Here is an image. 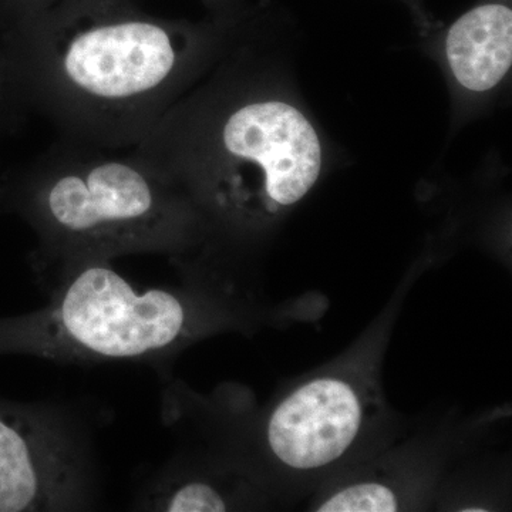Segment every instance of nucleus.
I'll return each mask as SVG.
<instances>
[{"mask_svg": "<svg viewBox=\"0 0 512 512\" xmlns=\"http://www.w3.org/2000/svg\"><path fill=\"white\" fill-rule=\"evenodd\" d=\"M26 109L13 76L5 43L0 36V140L15 128L18 117Z\"/></svg>", "mask_w": 512, "mask_h": 512, "instance_id": "nucleus-9", "label": "nucleus"}, {"mask_svg": "<svg viewBox=\"0 0 512 512\" xmlns=\"http://www.w3.org/2000/svg\"><path fill=\"white\" fill-rule=\"evenodd\" d=\"M444 56L454 82L467 93L493 92L512 64L510 0H483L458 16L444 37Z\"/></svg>", "mask_w": 512, "mask_h": 512, "instance_id": "nucleus-6", "label": "nucleus"}, {"mask_svg": "<svg viewBox=\"0 0 512 512\" xmlns=\"http://www.w3.org/2000/svg\"><path fill=\"white\" fill-rule=\"evenodd\" d=\"M140 505L153 511L218 512L232 510L235 500L215 478L171 471L148 485Z\"/></svg>", "mask_w": 512, "mask_h": 512, "instance_id": "nucleus-7", "label": "nucleus"}, {"mask_svg": "<svg viewBox=\"0 0 512 512\" xmlns=\"http://www.w3.org/2000/svg\"><path fill=\"white\" fill-rule=\"evenodd\" d=\"M239 23L160 18L140 0H82L0 36L26 107L63 138L120 150L147 137Z\"/></svg>", "mask_w": 512, "mask_h": 512, "instance_id": "nucleus-1", "label": "nucleus"}, {"mask_svg": "<svg viewBox=\"0 0 512 512\" xmlns=\"http://www.w3.org/2000/svg\"><path fill=\"white\" fill-rule=\"evenodd\" d=\"M375 414L376 399L365 380L326 373L299 384L271 410L265 447L286 471L319 473L348 457Z\"/></svg>", "mask_w": 512, "mask_h": 512, "instance_id": "nucleus-5", "label": "nucleus"}, {"mask_svg": "<svg viewBox=\"0 0 512 512\" xmlns=\"http://www.w3.org/2000/svg\"><path fill=\"white\" fill-rule=\"evenodd\" d=\"M131 153L183 190L207 228L234 235L281 218L323 170L312 121L265 89L241 57L191 87Z\"/></svg>", "mask_w": 512, "mask_h": 512, "instance_id": "nucleus-2", "label": "nucleus"}, {"mask_svg": "<svg viewBox=\"0 0 512 512\" xmlns=\"http://www.w3.org/2000/svg\"><path fill=\"white\" fill-rule=\"evenodd\" d=\"M0 212L35 232V266L119 256H180L207 225L183 190L133 153L116 156L60 138L33 163L0 177Z\"/></svg>", "mask_w": 512, "mask_h": 512, "instance_id": "nucleus-3", "label": "nucleus"}, {"mask_svg": "<svg viewBox=\"0 0 512 512\" xmlns=\"http://www.w3.org/2000/svg\"><path fill=\"white\" fill-rule=\"evenodd\" d=\"M82 0H0V33Z\"/></svg>", "mask_w": 512, "mask_h": 512, "instance_id": "nucleus-10", "label": "nucleus"}, {"mask_svg": "<svg viewBox=\"0 0 512 512\" xmlns=\"http://www.w3.org/2000/svg\"><path fill=\"white\" fill-rule=\"evenodd\" d=\"M402 495L386 481L369 478L339 485L319 500L316 511L392 512L402 510Z\"/></svg>", "mask_w": 512, "mask_h": 512, "instance_id": "nucleus-8", "label": "nucleus"}, {"mask_svg": "<svg viewBox=\"0 0 512 512\" xmlns=\"http://www.w3.org/2000/svg\"><path fill=\"white\" fill-rule=\"evenodd\" d=\"M211 10L214 19L221 22H238L244 18V3L242 0H202Z\"/></svg>", "mask_w": 512, "mask_h": 512, "instance_id": "nucleus-11", "label": "nucleus"}, {"mask_svg": "<svg viewBox=\"0 0 512 512\" xmlns=\"http://www.w3.org/2000/svg\"><path fill=\"white\" fill-rule=\"evenodd\" d=\"M409 5V8L414 10L419 16H423V10H421V0H403Z\"/></svg>", "mask_w": 512, "mask_h": 512, "instance_id": "nucleus-12", "label": "nucleus"}, {"mask_svg": "<svg viewBox=\"0 0 512 512\" xmlns=\"http://www.w3.org/2000/svg\"><path fill=\"white\" fill-rule=\"evenodd\" d=\"M93 490L92 454L70 417L0 399V512L82 510Z\"/></svg>", "mask_w": 512, "mask_h": 512, "instance_id": "nucleus-4", "label": "nucleus"}]
</instances>
